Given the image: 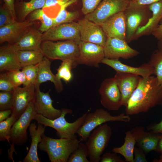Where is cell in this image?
<instances>
[{"mask_svg": "<svg viewBox=\"0 0 162 162\" xmlns=\"http://www.w3.org/2000/svg\"><path fill=\"white\" fill-rule=\"evenodd\" d=\"M162 103V87L156 77H141L125 107V113L130 116L146 112Z\"/></svg>", "mask_w": 162, "mask_h": 162, "instance_id": "6da1fadb", "label": "cell"}, {"mask_svg": "<svg viewBox=\"0 0 162 162\" xmlns=\"http://www.w3.org/2000/svg\"><path fill=\"white\" fill-rule=\"evenodd\" d=\"M42 138L38 148L47 153L51 162H67L81 142L77 138L54 139L46 136L44 133L42 134Z\"/></svg>", "mask_w": 162, "mask_h": 162, "instance_id": "7a4b0ae2", "label": "cell"}, {"mask_svg": "<svg viewBox=\"0 0 162 162\" xmlns=\"http://www.w3.org/2000/svg\"><path fill=\"white\" fill-rule=\"evenodd\" d=\"M61 109L62 110L61 115L53 120L48 119L41 115L37 114L35 115L34 120L46 127H49L55 129L56 131V135L60 138H77L75 134L82 124L87 112L84 113L74 122L70 123L66 121L65 117L67 114H72V110L65 108H62Z\"/></svg>", "mask_w": 162, "mask_h": 162, "instance_id": "3957f363", "label": "cell"}, {"mask_svg": "<svg viewBox=\"0 0 162 162\" xmlns=\"http://www.w3.org/2000/svg\"><path fill=\"white\" fill-rule=\"evenodd\" d=\"M40 50L44 56L49 59L62 61L71 60L74 62L75 67L77 66L79 51L78 43L74 41H43Z\"/></svg>", "mask_w": 162, "mask_h": 162, "instance_id": "277c9868", "label": "cell"}, {"mask_svg": "<svg viewBox=\"0 0 162 162\" xmlns=\"http://www.w3.org/2000/svg\"><path fill=\"white\" fill-rule=\"evenodd\" d=\"M130 120L129 115L123 113L115 116H112L107 111L100 108L94 112H87L84 122L76 134L81 142H86L92 131L99 125L109 121L129 122Z\"/></svg>", "mask_w": 162, "mask_h": 162, "instance_id": "5b68a950", "label": "cell"}, {"mask_svg": "<svg viewBox=\"0 0 162 162\" xmlns=\"http://www.w3.org/2000/svg\"><path fill=\"white\" fill-rule=\"evenodd\" d=\"M112 135L111 128L107 123L98 126L88 137L85 144L90 162H99Z\"/></svg>", "mask_w": 162, "mask_h": 162, "instance_id": "8992f818", "label": "cell"}, {"mask_svg": "<svg viewBox=\"0 0 162 162\" xmlns=\"http://www.w3.org/2000/svg\"><path fill=\"white\" fill-rule=\"evenodd\" d=\"M127 20L126 41L128 43L137 29L145 26L151 18L152 13L149 5L128 7L124 11Z\"/></svg>", "mask_w": 162, "mask_h": 162, "instance_id": "52a82bcc", "label": "cell"}, {"mask_svg": "<svg viewBox=\"0 0 162 162\" xmlns=\"http://www.w3.org/2000/svg\"><path fill=\"white\" fill-rule=\"evenodd\" d=\"M130 0H102L92 12L85 17L100 26L107 19L128 7Z\"/></svg>", "mask_w": 162, "mask_h": 162, "instance_id": "ba28073f", "label": "cell"}, {"mask_svg": "<svg viewBox=\"0 0 162 162\" xmlns=\"http://www.w3.org/2000/svg\"><path fill=\"white\" fill-rule=\"evenodd\" d=\"M36 114L33 101H32L11 128L9 140L13 145H21L27 142V130Z\"/></svg>", "mask_w": 162, "mask_h": 162, "instance_id": "9c48e42d", "label": "cell"}, {"mask_svg": "<svg viewBox=\"0 0 162 162\" xmlns=\"http://www.w3.org/2000/svg\"><path fill=\"white\" fill-rule=\"evenodd\" d=\"M102 105L107 110H118L122 106L121 94L114 77L105 79L98 89Z\"/></svg>", "mask_w": 162, "mask_h": 162, "instance_id": "30bf717a", "label": "cell"}, {"mask_svg": "<svg viewBox=\"0 0 162 162\" xmlns=\"http://www.w3.org/2000/svg\"><path fill=\"white\" fill-rule=\"evenodd\" d=\"M42 40H70L79 44L81 40L78 23L73 22L53 26L43 33Z\"/></svg>", "mask_w": 162, "mask_h": 162, "instance_id": "8fae6325", "label": "cell"}, {"mask_svg": "<svg viewBox=\"0 0 162 162\" xmlns=\"http://www.w3.org/2000/svg\"><path fill=\"white\" fill-rule=\"evenodd\" d=\"M79 55L76 63L98 68L105 58L104 48L99 45L82 41L78 44Z\"/></svg>", "mask_w": 162, "mask_h": 162, "instance_id": "7c38bea8", "label": "cell"}, {"mask_svg": "<svg viewBox=\"0 0 162 162\" xmlns=\"http://www.w3.org/2000/svg\"><path fill=\"white\" fill-rule=\"evenodd\" d=\"M104 48L105 58L110 59H127L140 53L129 46L126 40L117 38H108Z\"/></svg>", "mask_w": 162, "mask_h": 162, "instance_id": "4fadbf2b", "label": "cell"}, {"mask_svg": "<svg viewBox=\"0 0 162 162\" xmlns=\"http://www.w3.org/2000/svg\"><path fill=\"white\" fill-rule=\"evenodd\" d=\"M77 22L81 41L104 46L107 37L100 26L85 17L79 20Z\"/></svg>", "mask_w": 162, "mask_h": 162, "instance_id": "5bb4252c", "label": "cell"}, {"mask_svg": "<svg viewBox=\"0 0 162 162\" xmlns=\"http://www.w3.org/2000/svg\"><path fill=\"white\" fill-rule=\"evenodd\" d=\"M34 86L35 94L33 102L37 114L51 120L60 116L62 110L53 107L52 104L53 100L51 98L49 92H42L40 90V85L35 84Z\"/></svg>", "mask_w": 162, "mask_h": 162, "instance_id": "9a60e30c", "label": "cell"}, {"mask_svg": "<svg viewBox=\"0 0 162 162\" xmlns=\"http://www.w3.org/2000/svg\"><path fill=\"white\" fill-rule=\"evenodd\" d=\"M13 101L12 114L18 119L27 108L28 105L34 101L35 94L34 85L15 88L13 92Z\"/></svg>", "mask_w": 162, "mask_h": 162, "instance_id": "2e32d148", "label": "cell"}, {"mask_svg": "<svg viewBox=\"0 0 162 162\" xmlns=\"http://www.w3.org/2000/svg\"><path fill=\"white\" fill-rule=\"evenodd\" d=\"M101 26L107 38H117L126 40L127 20L124 11L110 16Z\"/></svg>", "mask_w": 162, "mask_h": 162, "instance_id": "e0dca14e", "label": "cell"}, {"mask_svg": "<svg viewBox=\"0 0 162 162\" xmlns=\"http://www.w3.org/2000/svg\"><path fill=\"white\" fill-rule=\"evenodd\" d=\"M141 77L134 74L116 72L114 78L121 94L122 106H126Z\"/></svg>", "mask_w": 162, "mask_h": 162, "instance_id": "ac0fdd59", "label": "cell"}, {"mask_svg": "<svg viewBox=\"0 0 162 162\" xmlns=\"http://www.w3.org/2000/svg\"><path fill=\"white\" fill-rule=\"evenodd\" d=\"M33 24L31 21L13 23L0 28V43L7 42L12 44L16 42Z\"/></svg>", "mask_w": 162, "mask_h": 162, "instance_id": "d6986e66", "label": "cell"}, {"mask_svg": "<svg viewBox=\"0 0 162 162\" xmlns=\"http://www.w3.org/2000/svg\"><path fill=\"white\" fill-rule=\"evenodd\" d=\"M101 63L110 66L116 72L134 74L142 77H148L154 74L153 68L148 63H144L138 67H134L123 64L118 59H110L105 58Z\"/></svg>", "mask_w": 162, "mask_h": 162, "instance_id": "ffe728a7", "label": "cell"}, {"mask_svg": "<svg viewBox=\"0 0 162 162\" xmlns=\"http://www.w3.org/2000/svg\"><path fill=\"white\" fill-rule=\"evenodd\" d=\"M131 131L135 137L137 147L145 153L155 150L159 139L160 134L152 131L146 132L144 127L138 126L133 128Z\"/></svg>", "mask_w": 162, "mask_h": 162, "instance_id": "44dd1931", "label": "cell"}, {"mask_svg": "<svg viewBox=\"0 0 162 162\" xmlns=\"http://www.w3.org/2000/svg\"><path fill=\"white\" fill-rule=\"evenodd\" d=\"M42 34L39 30L30 28L16 42L11 45L16 51L40 50Z\"/></svg>", "mask_w": 162, "mask_h": 162, "instance_id": "7402d4cb", "label": "cell"}, {"mask_svg": "<svg viewBox=\"0 0 162 162\" xmlns=\"http://www.w3.org/2000/svg\"><path fill=\"white\" fill-rule=\"evenodd\" d=\"M149 8L152 13V17L145 26L139 28L133 37L132 41L152 34L159 25L162 19V0L149 5Z\"/></svg>", "mask_w": 162, "mask_h": 162, "instance_id": "603a6c76", "label": "cell"}, {"mask_svg": "<svg viewBox=\"0 0 162 162\" xmlns=\"http://www.w3.org/2000/svg\"><path fill=\"white\" fill-rule=\"evenodd\" d=\"M46 127L42 124L35 122L30 124L29 127L31 143L28 152L24 158L23 162H40L38 154L39 144L42 140V135L44 133Z\"/></svg>", "mask_w": 162, "mask_h": 162, "instance_id": "cb8c5ba5", "label": "cell"}, {"mask_svg": "<svg viewBox=\"0 0 162 162\" xmlns=\"http://www.w3.org/2000/svg\"><path fill=\"white\" fill-rule=\"evenodd\" d=\"M51 62L49 59L44 56L38 64L37 77L35 84L40 85L47 81L52 82L58 93L64 89L63 85L61 80H59L52 72L50 68Z\"/></svg>", "mask_w": 162, "mask_h": 162, "instance_id": "d4e9b609", "label": "cell"}, {"mask_svg": "<svg viewBox=\"0 0 162 162\" xmlns=\"http://www.w3.org/2000/svg\"><path fill=\"white\" fill-rule=\"evenodd\" d=\"M16 51L11 44L0 47V72L10 71L21 69L17 61Z\"/></svg>", "mask_w": 162, "mask_h": 162, "instance_id": "484cf974", "label": "cell"}, {"mask_svg": "<svg viewBox=\"0 0 162 162\" xmlns=\"http://www.w3.org/2000/svg\"><path fill=\"white\" fill-rule=\"evenodd\" d=\"M44 56L40 50H19L16 52L17 61L21 69L26 66L38 64Z\"/></svg>", "mask_w": 162, "mask_h": 162, "instance_id": "4316f807", "label": "cell"}, {"mask_svg": "<svg viewBox=\"0 0 162 162\" xmlns=\"http://www.w3.org/2000/svg\"><path fill=\"white\" fill-rule=\"evenodd\" d=\"M136 143L135 137L131 131L125 133L124 142L123 145L119 147H115L112 152L122 155L125 158V161L134 162V151Z\"/></svg>", "mask_w": 162, "mask_h": 162, "instance_id": "83f0119b", "label": "cell"}, {"mask_svg": "<svg viewBox=\"0 0 162 162\" xmlns=\"http://www.w3.org/2000/svg\"><path fill=\"white\" fill-rule=\"evenodd\" d=\"M30 14V21H40L41 25L39 30L42 33L53 26V22L52 18L48 16L43 9L34 10Z\"/></svg>", "mask_w": 162, "mask_h": 162, "instance_id": "f1b7e54d", "label": "cell"}, {"mask_svg": "<svg viewBox=\"0 0 162 162\" xmlns=\"http://www.w3.org/2000/svg\"><path fill=\"white\" fill-rule=\"evenodd\" d=\"M148 63L153 68L158 84L162 87V51H154Z\"/></svg>", "mask_w": 162, "mask_h": 162, "instance_id": "f546056e", "label": "cell"}, {"mask_svg": "<svg viewBox=\"0 0 162 162\" xmlns=\"http://www.w3.org/2000/svg\"><path fill=\"white\" fill-rule=\"evenodd\" d=\"M75 68L74 62L71 60L62 61L61 65L56 69L57 73L55 75L59 80H63L66 82H69L73 77L72 69Z\"/></svg>", "mask_w": 162, "mask_h": 162, "instance_id": "4dcf8cb0", "label": "cell"}, {"mask_svg": "<svg viewBox=\"0 0 162 162\" xmlns=\"http://www.w3.org/2000/svg\"><path fill=\"white\" fill-rule=\"evenodd\" d=\"M66 8L62 6L56 16L52 18L53 26L59 24L73 22V21L78 18L79 13L77 11H68ZM52 26V27H53Z\"/></svg>", "mask_w": 162, "mask_h": 162, "instance_id": "1f68e13d", "label": "cell"}, {"mask_svg": "<svg viewBox=\"0 0 162 162\" xmlns=\"http://www.w3.org/2000/svg\"><path fill=\"white\" fill-rule=\"evenodd\" d=\"M45 4V0H31L28 2H22L20 12L21 19L23 20L33 11L43 8Z\"/></svg>", "mask_w": 162, "mask_h": 162, "instance_id": "d6a6232c", "label": "cell"}, {"mask_svg": "<svg viewBox=\"0 0 162 162\" xmlns=\"http://www.w3.org/2000/svg\"><path fill=\"white\" fill-rule=\"evenodd\" d=\"M18 118L12 114L10 116L3 121L0 122V141H8L10 143L9 140L11 128Z\"/></svg>", "mask_w": 162, "mask_h": 162, "instance_id": "836d02e7", "label": "cell"}, {"mask_svg": "<svg viewBox=\"0 0 162 162\" xmlns=\"http://www.w3.org/2000/svg\"><path fill=\"white\" fill-rule=\"evenodd\" d=\"M88 150L85 144L80 142L78 147L71 154L68 162H89Z\"/></svg>", "mask_w": 162, "mask_h": 162, "instance_id": "e575fe53", "label": "cell"}, {"mask_svg": "<svg viewBox=\"0 0 162 162\" xmlns=\"http://www.w3.org/2000/svg\"><path fill=\"white\" fill-rule=\"evenodd\" d=\"M38 64L26 66L22 69L26 78V82L24 86L35 85L37 76Z\"/></svg>", "mask_w": 162, "mask_h": 162, "instance_id": "d590c367", "label": "cell"}, {"mask_svg": "<svg viewBox=\"0 0 162 162\" xmlns=\"http://www.w3.org/2000/svg\"><path fill=\"white\" fill-rule=\"evenodd\" d=\"M6 74L10 81L15 88L23 85L24 86L26 82L25 74L22 70H16L6 72Z\"/></svg>", "mask_w": 162, "mask_h": 162, "instance_id": "8d00e7d4", "label": "cell"}, {"mask_svg": "<svg viewBox=\"0 0 162 162\" xmlns=\"http://www.w3.org/2000/svg\"><path fill=\"white\" fill-rule=\"evenodd\" d=\"M13 101L12 92L1 91L0 92V111L12 110Z\"/></svg>", "mask_w": 162, "mask_h": 162, "instance_id": "74e56055", "label": "cell"}, {"mask_svg": "<svg viewBox=\"0 0 162 162\" xmlns=\"http://www.w3.org/2000/svg\"><path fill=\"white\" fill-rule=\"evenodd\" d=\"M102 0H81V11L85 15L91 13L97 7Z\"/></svg>", "mask_w": 162, "mask_h": 162, "instance_id": "f35d334b", "label": "cell"}, {"mask_svg": "<svg viewBox=\"0 0 162 162\" xmlns=\"http://www.w3.org/2000/svg\"><path fill=\"white\" fill-rule=\"evenodd\" d=\"M15 22L13 19L9 10L5 5L0 10V28Z\"/></svg>", "mask_w": 162, "mask_h": 162, "instance_id": "ab89813d", "label": "cell"}, {"mask_svg": "<svg viewBox=\"0 0 162 162\" xmlns=\"http://www.w3.org/2000/svg\"><path fill=\"white\" fill-rule=\"evenodd\" d=\"M15 87L10 80L6 73L0 74V90L1 91L13 92Z\"/></svg>", "mask_w": 162, "mask_h": 162, "instance_id": "60d3db41", "label": "cell"}, {"mask_svg": "<svg viewBox=\"0 0 162 162\" xmlns=\"http://www.w3.org/2000/svg\"><path fill=\"white\" fill-rule=\"evenodd\" d=\"M101 162H125V160L122 159L120 157L114 152H106L101 157Z\"/></svg>", "mask_w": 162, "mask_h": 162, "instance_id": "b9f144b4", "label": "cell"}, {"mask_svg": "<svg viewBox=\"0 0 162 162\" xmlns=\"http://www.w3.org/2000/svg\"><path fill=\"white\" fill-rule=\"evenodd\" d=\"M145 153L139 147H135L134 151V162H148Z\"/></svg>", "mask_w": 162, "mask_h": 162, "instance_id": "7bdbcfd3", "label": "cell"}, {"mask_svg": "<svg viewBox=\"0 0 162 162\" xmlns=\"http://www.w3.org/2000/svg\"><path fill=\"white\" fill-rule=\"evenodd\" d=\"M160 0H130L128 7L149 5Z\"/></svg>", "mask_w": 162, "mask_h": 162, "instance_id": "ee69618b", "label": "cell"}, {"mask_svg": "<svg viewBox=\"0 0 162 162\" xmlns=\"http://www.w3.org/2000/svg\"><path fill=\"white\" fill-rule=\"evenodd\" d=\"M5 5L8 8L11 15L14 20L16 21V16L15 9L14 0H3Z\"/></svg>", "mask_w": 162, "mask_h": 162, "instance_id": "f6af8a7d", "label": "cell"}, {"mask_svg": "<svg viewBox=\"0 0 162 162\" xmlns=\"http://www.w3.org/2000/svg\"><path fill=\"white\" fill-rule=\"evenodd\" d=\"M147 129L155 133L162 134V120L158 123L148 125Z\"/></svg>", "mask_w": 162, "mask_h": 162, "instance_id": "bcb514c9", "label": "cell"}, {"mask_svg": "<svg viewBox=\"0 0 162 162\" xmlns=\"http://www.w3.org/2000/svg\"><path fill=\"white\" fill-rule=\"evenodd\" d=\"M62 1L63 0H45V5L43 8H51L57 5L61 7L63 4Z\"/></svg>", "mask_w": 162, "mask_h": 162, "instance_id": "7dc6e473", "label": "cell"}, {"mask_svg": "<svg viewBox=\"0 0 162 162\" xmlns=\"http://www.w3.org/2000/svg\"><path fill=\"white\" fill-rule=\"evenodd\" d=\"M12 113L11 109L0 111V122L4 121L9 118Z\"/></svg>", "mask_w": 162, "mask_h": 162, "instance_id": "c3c4849f", "label": "cell"}, {"mask_svg": "<svg viewBox=\"0 0 162 162\" xmlns=\"http://www.w3.org/2000/svg\"><path fill=\"white\" fill-rule=\"evenodd\" d=\"M152 34L158 40L162 39V24L159 25Z\"/></svg>", "mask_w": 162, "mask_h": 162, "instance_id": "681fc988", "label": "cell"}, {"mask_svg": "<svg viewBox=\"0 0 162 162\" xmlns=\"http://www.w3.org/2000/svg\"><path fill=\"white\" fill-rule=\"evenodd\" d=\"M155 151L162 154V134H160L159 139Z\"/></svg>", "mask_w": 162, "mask_h": 162, "instance_id": "f907efd6", "label": "cell"}, {"mask_svg": "<svg viewBox=\"0 0 162 162\" xmlns=\"http://www.w3.org/2000/svg\"><path fill=\"white\" fill-rule=\"evenodd\" d=\"M158 46V50L162 51V39L159 40Z\"/></svg>", "mask_w": 162, "mask_h": 162, "instance_id": "816d5d0a", "label": "cell"}, {"mask_svg": "<svg viewBox=\"0 0 162 162\" xmlns=\"http://www.w3.org/2000/svg\"><path fill=\"white\" fill-rule=\"evenodd\" d=\"M153 162H162V154L160 156L159 159H155L153 160Z\"/></svg>", "mask_w": 162, "mask_h": 162, "instance_id": "f5cc1de1", "label": "cell"}, {"mask_svg": "<svg viewBox=\"0 0 162 162\" xmlns=\"http://www.w3.org/2000/svg\"><path fill=\"white\" fill-rule=\"evenodd\" d=\"M162 24V19H161V20H160V24Z\"/></svg>", "mask_w": 162, "mask_h": 162, "instance_id": "db71d44e", "label": "cell"}, {"mask_svg": "<svg viewBox=\"0 0 162 162\" xmlns=\"http://www.w3.org/2000/svg\"></svg>", "mask_w": 162, "mask_h": 162, "instance_id": "11a10c76", "label": "cell"}]
</instances>
